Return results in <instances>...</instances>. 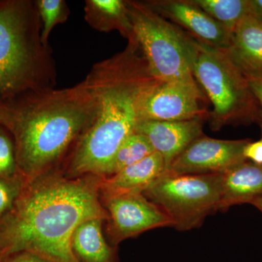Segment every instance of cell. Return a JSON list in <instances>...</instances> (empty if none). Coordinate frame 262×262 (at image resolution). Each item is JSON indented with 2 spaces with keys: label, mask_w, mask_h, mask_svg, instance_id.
Listing matches in <instances>:
<instances>
[{
  "label": "cell",
  "mask_w": 262,
  "mask_h": 262,
  "mask_svg": "<svg viewBox=\"0 0 262 262\" xmlns=\"http://www.w3.org/2000/svg\"><path fill=\"white\" fill-rule=\"evenodd\" d=\"M102 178L66 177L54 169L26 181L13 208L0 219V249L5 257L30 251L52 262H78L71 241L82 222L107 221L101 202Z\"/></svg>",
  "instance_id": "1"
},
{
  "label": "cell",
  "mask_w": 262,
  "mask_h": 262,
  "mask_svg": "<svg viewBox=\"0 0 262 262\" xmlns=\"http://www.w3.org/2000/svg\"><path fill=\"white\" fill-rule=\"evenodd\" d=\"M83 80L96 113L67 158L64 174L106 179L119 147L135 132L143 96L159 80L151 75L136 38L122 51L95 63Z\"/></svg>",
  "instance_id": "2"
},
{
  "label": "cell",
  "mask_w": 262,
  "mask_h": 262,
  "mask_svg": "<svg viewBox=\"0 0 262 262\" xmlns=\"http://www.w3.org/2000/svg\"><path fill=\"white\" fill-rule=\"evenodd\" d=\"M96 113L84 80L66 89L30 91L0 98V118L14 141L19 173L26 181L67 161Z\"/></svg>",
  "instance_id": "3"
},
{
  "label": "cell",
  "mask_w": 262,
  "mask_h": 262,
  "mask_svg": "<svg viewBox=\"0 0 262 262\" xmlns=\"http://www.w3.org/2000/svg\"><path fill=\"white\" fill-rule=\"evenodd\" d=\"M41 36L35 0H0V98L56 86V61Z\"/></svg>",
  "instance_id": "4"
},
{
  "label": "cell",
  "mask_w": 262,
  "mask_h": 262,
  "mask_svg": "<svg viewBox=\"0 0 262 262\" xmlns=\"http://www.w3.org/2000/svg\"><path fill=\"white\" fill-rule=\"evenodd\" d=\"M192 72L211 103L208 121L212 130L257 122V101L247 77L227 50L210 47L194 39Z\"/></svg>",
  "instance_id": "5"
},
{
  "label": "cell",
  "mask_w": 262,
  "mask_h": 262,
  "mask_svg": "<svg viewBox=\"0 0 262 262\" xmlns=\"http://www.w3.org/2000/svg\"><path fill=\"white\" fill-rule=\"evenodd\" d=\"M126 5L153 77L160 82L195 80L192 72L194 38L155 13L144 1L126 0Z\"/></svg>",
  "instance_id": "6"
},
{
  "label": "cell",
  "mask_w": 262,
  "mask_h": 262,
  "mask_svg": "<svg viewBox=\"0 0 262 262\" xmlns=\"http://www.w3.org/2000/svg\"><path fill=\"white\" fill-rule=\"evenodd\" d=\"M222 174L178 175L164 172L143 192L177 230L198 228L220 211Z\"/></svg>",
  "instance_id": "7"
},
{
  "label": "cell",
  "mask_w": 262,
  "mask_h": 262,
  "mask_svg": "<svg viewBox=\"0 0 262 262\" xmlns=\"http://www.w3.org/2000/svg\"><path fill=\"white\" fill-rule=\"evenodd\" d=\"M209 103L194 80L158 81L139 105V120L182 121L194 118L208 120Z\"/></svg>",
  "instance_id": "8"
},
{
  "label": "cell",
  "mask_w": 262,
  "mask_h": 262,
  "mask_svg": "<svg viewBox=\"0 0 262 262\" xmlns=\"http://www.w3.org/2000/svg\"><path fill=\"white\" fill-rule=\"evenodd\" d=\"M101 199L107 211V232L114 247L150 229L173 226L170 219L143 193H125Z\"/></svg>",
  "instance_id": "9"
},
{
  "label": "cell",
  "mask_w": 262,
  "mask_h": 262,
  "mask_svg": "<svg viewBox=\"0 0 262 262\" xmlns=\"http://www.w3.org/2000/svg\"><path fill=\"white\" fill-rule=\"evenodd\" d=\"M251 139L223 140L206 135L193 141L170 164L169 172L178 175L222 174L246 161L245 146Z\"/></svg>",
  "instance_id": "10"
},
{
  "label": "cell",
  "mask_w": 262,
  "mask_h": 262,
  "mask_svg": "<svg viewBox=\"0 0 262 262\" xmlns=\"http://www.w3.org/2000/svg\"><path fill=\"white\" fill-rule=\"evenodd\" d=\"M155 13L210 47L227 50L232 36L192 0H146Z\"/></svg>",
  "instance_id": "11"
},
{
  "label": "cell",
  "mask_w": 262,
  "mask_h": 262,
  "mask_svg": "<svg viewBox=\"0 0 262 262\" xmlns=\"http://www.w3.org/2000/svg\"><path fill=\"white\" fill-rule=\"evenodd\" d=\"M206 120L205 118L182 121L139 120L135 132L145 136L155 151L161 155L167 171L172 162L193 141L204 135Z\"/></svg>",
  "instance_id": "12"
},
{
  "label": "cell",
  "mask_w": 262,
  "mask_h": 262,
  "mask_svg": "<svg viewBox=\"0 0 262 262\" xmlns=\"http://www.w3.org/2000/svg\"><path fill=\"white\" fill-rule=\"evenodd\" d=\"M229 56L247 78L262 77V22L246 15L235 29L228 49Z\"/></svg>",
  "instance_id": "13"
},
{
  "label": "cell",
  "mask_w": 262,
  "mask_h": 262,
  "mask_svg": "<svg viewBox=\"0 0 262 262\" xmlns=\"http://www.w3.org/2000/svg\"><path fill=\"white\" fill-rule=\"evenodd\" d=\"M165 171L163 158L155 151L139 163L103 179L100 187L101 198L125 193H143Z\"/></svg>",
  "instance_id": "14"
},
{
  "label": "cell",
  "mask_w": 262,
  "mask_h": 262,
  "mask_svg": "<svg viewBox=\"0 0 262 262\" xmlns=\"http://www.w3.org/2000/svg\"><path fill=\"white\" fill-rule=\"evenodd\" d=\"M262 196V165L246 161L222 173L220 211L251 203Z\"/></svg>",
  "instance_id": "15"
},
{
  "label": "cell",
  "mask_w": 262,
  "mask_h": 262,
  "mask_svg": "<svg viewBox=\"0 0 262 262\" xmlns=\"http://www.w3.org/2000/svg\"><path fill=\"white\" fill-rule=\"evenodd\" d=\"M84 20L100 32L117 31L128 41L136 39L126 0H85Z\"/></svg>",
  "instance_id": "16"
},
{
  "label": "cell",
  "mask_w": 262,
  "mask_h": 262,
  "mask_svg": "<svg viewBox=\"0 0 262 262\" xmlns=\"http://www.w3.org/2000/svg\"><path fill=\"white\" fill-rule=\"evenodd\" d=\"M101 219L82 222L72 234L71 246L78 262H118L116 247L106 242Z\"/></svg>",
  "instance_id": "17"
},
{
  "label": "cell",
  "mask_w": 262,
  "mask_h": 262,
  "mask_svg": "<svg viewBox=\"0 0 262 262\" xmlns=\"http://www.w3.org/2000/svg\"><path fill=\"white\" fill-rule=\"evenodd\" d=\"M231 34L246 16L251 14L250 0H192Z\"/></svg>",
  "instance_id": "18"
},
{
  "label": "cell",
  "mask_w": 262,
  "mask_h": 262,
  "mask_svg": "<svg viewBox=\"0 0 262 262\" xmlns=\"http://www.w3.org/2000/svg\"><path fill=\"white\" fill-rule=\"evenodd\" d=\"M154 152L152 146L145 136L138 133H133L117 150L110 168L108 177L145 159Z\"/></svg>",
  "instance_id": "19"
},
{
  "label": "cell",
  "mask_w": 262,
  "mask_h": 262,
  "mask_svg": "<svg viewBox=\"0 0 262 262\" xmlns=\"http://www.w3.org/2000/svg\"><path fill=\"white\" fill-rule=\"evenodd\" d=\"M36 6L42 23V41L48 46V39L54 27L67 21L70 10L64 0H35Z\"/></svg>",
  "instance_id": "20"
},
{
  "label": "cell",
  "mask_w": 262,
  "mask_h": 262,
  "mask_svg": "<svg viewBox=\"0 0 262 262\" xmlns=\"http://www.w3.org/2000/svg\"><path fill=\"white\" fill-rule=\"evenodd\" d=\"M20 175L17 165L14 141L9 131L0 125V177L13 178Z\"/></svg>",
  "instance_id": "21"
},
{
  "label": "cell",
  "mask_w": 262,
  "mask_h": 262,
  "mask_svg": "<svg viewBox=\"0 0 262 262\" xmlns=\"http://www.w3.org/2000/svg\"><path fill=\"white\" fill-rule=\"evenodd\" d=\"M25 182L21 175L13 178L0 177V219L13 208Z\"/></svg>",
  "instance_id": "22"
},
{
  "label": "cell",
  "mask_w": 262,
  "mask_h": 262,
  "mask_svg": "<svg viewBox=\"0 0 262 262\" xmlns=\"http://www.w3.org/2000/svg\"><path fill=\"white\" fill-rule=\"evenodd\" d=\"M244 156L246 160L256 165H262V134L259 140L251 141L245 146Z\"/></svg>",
  "instance_id": "23"
},
{
  "label": "cell",
  "mask_w": 262,
  "mask_h": 262,
  "mask_svg": "<svg viewBox=\"0 0 262 262\" xmlns=\"http://www.w3.org/2000/svg\"><path fill=\"white\" fill-rule=\"evenodd\" d=\"M4 262H52L37 253L30 251H19L8 255L5 258Z\"/></svg>",
  "instance_id": "24"
},
{
  "label": "cell",
  "mask_w": 262,
  "mask_h": 262,
  "mask_svg": "<svg viewBox=\"0 0 262 262\" xmlns=\"http://www.w3.org/2000/svg\"><path fill=\"white\" fill-rule=\"evenodd\" d=\"M250 88L252 91L258 106V116L256 123L259 125L262 134V77L259 78H247Z\"/></svg>",
  "instance_id": "25"
},
{
  "label": "cell",
  "mask_w": 262,
  "mask_h": 262,
  "mask_svg": "<svg viewBox=\"0 0 262 262\" xmlns=\"http://www.w3.org/2000/svg\"><path fill=\"white\" fill-rule=\"evenodd\" d=\"M251 13L262 22V0H250Z\"/></svg>",
  "instance_id": "26"
},
{
  "label": "cell",
  "mask_w": 262,
  "mask_h": 262,
  "mask_svg": "<svg viewBox=\"0 0 262 262\" xmlns=\"http://www.w3.org/2000/svg\"><path fill=\"white\" fill-rule=\"evenodd\" d=\"M251 205L256 207V208L259 210V211L262 213V196L252 202V203H251Z\"/></svg>",
  "instance_id": "27"
},
{
  "label": "cell",
  "mask_w": 262,
  "mask_h": 262,
  "mask_svg": "<svg viewBox=\"0 0 262 262\" xmlns=\"http://www.w3.org/2000/svg\"><path fill=\"white\" fill-rule=\"evenodd\" d=\"M5 256V255L3 254V251L0 249V262H4Z\"/></svg>",
  "instance_id": "28"
},
{
  "label": "cell",
  "mask_w": 262,
  "mask_h": 262,
  "mask_svg": "<svg viewBox=\"0 0 262 262\" xmlns=\"http://www.w3.org/2000/svg\"><path fill=\"white\" fill-rule=\"evenodd\" d=\"M0 125H2L1 118H0Z\"/></svg>",
  "instance_id": "29"
}]
</instances>
